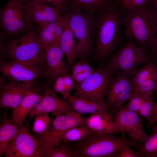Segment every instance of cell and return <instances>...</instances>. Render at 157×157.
<instances>
[{
    "mask_svg": "<svg viewBox=\"0 0 157 157\" xmlns=\"http://www.w3.org/2000/svg\"><path fill=\"white\" fill-rule=\"evenodd\" d=\"M123 10L113 3L95 13L96 45L94 55L102 61L120 44Z\"/></svg>",
    "mask_w": 157,
    "mask_h": 157,
    "instance_id": "cell-1",
    "label": "cell"
},
{
    "mask_svg": "<svg viewBox=\"0 0 157 157\" xmlns=\"http://www.w3.org/2000/svg\"><path fill=\"white\" fill-rule=\"evenodd\" d=\"M126 144L135 148L140 144L122 133L120 137L113 134L94 133L85 139L70 144L75 157H118Z\"/></svg>",
    "mask_w": 157,
    "mask_h": 157,
    "instance_id": "cell-2",
    "label": "cell"
},
{
    "mask_svg": "<svg viewBox=\"0 0 157 157\" xmlns=\"http://www.w3.org/2000/svg\"><path fill=\"white\" fill-rule=\"evenodd\" d=\"M122 24L128 40L135 42L147 50L150 49L157 28V16L149 3L134 9L123 10Z\"/></svg>",
    "mask_w": 157,
    "mask_h": 157,
    "instance_id": "cell-3",
    "label": "cell"
},
{
    "mask_svg": "<svg viewBox=\"0 0 157 157\" xmlns=\"http://www.w3.org/2000/svg\"><path fill=\"white\" fill-rule=\"evenodd\" d=\"M1 47L10 60L26 63L45 71V57L39 42L36 26L19 36L8 39Z\"/></svg>",
    "mask_w": 157,
    "mask_h": 157,
    "instance_id": "cell-4",
    "label": "cell"
},
{
    "mask_svg": "<svg viewBox=\"0 0 157 157\" xmlns=\"http://www.w3.org/2000/svg\"><path fill=\"white\" fill-rule=\"evenodd\" d=\"M67 13L70 27L77 40V58L86 60L92 54L96 37L95 13L71 10Z\"/></svg>",
    "mask_w": 157,
    "mask_h": 157,
    "instance_id": "cell-5",
    "label": "cell"
},
{
    "mask_svg": "<svg viewBox=\"0 0 157 157\" xmlns=\"http://www.w3.org/2000/svg\"><path fill=\"white\" fill-rule=\"evenodd\" d=\"M1 29L6 37H18L36 26L24 0H8L0 10Z\"/></svg>",
    "mask_w": 157,
    "mask_h": 157,
    "instance_id": "cell-6",
    "label": "cell"
},
{
    "mask_svg": "<svg viewBox=\"0 0 157 157\" xmlns=\"http://www.w3.org/2000/svg\"><path fill=\"white\" fill-rule=\"evenodd\" d=\"M151 54L132 40H128L110 58L105 66L114 74L122 71L131 78L138 67L150 61Z\"/></svg>",
    "mask_w": 157,
    "mask_h": 157,
    "instance_id": "cell-7",
    "label": "cell"
},
{
    "mask_svg": "<svg viewBox=\"0 0 157 157\" xmlns=\"http://www.w3.org/2000/svg\"><path fill=\"white\" fill-rule=\"evenodd\" d=\"M113 73L105 66H101L88 77L76 83L73 95L90 100L106 102V89Z\"/></svg>",
    "mask_w": 157,
    "mask_h": 157,
    "instance_id": "cell-8",
    "label": "cell"
},
{
    "mask_svg": "<svg viewBox=\"0 0 157 157\" xmlns=\"http://www.w3.org/2000/svg\"><path fill=\"white\" fill-rule=\"evenodd\" d=\"M134 88L131 77L122 71H118L111 77L105 93L106 102L113 114L123 108L124 103L133 96Z\"/></svg>",
    "mask_w": 157,
    "mask_h": 157,
    "instance_id": "cell-9",
    "label": "cell"
},
{
    "mask_svg": "<svg viewBox=\"0 0 157 157\" xmlns=\"http://www.w3.org/2000/svg\"><path fill=\"white\" fill-rule=\"evenodd\" d=\"M6 157H46L47 154L41 144L28 131L21 127L17 135L6 150Z\"/></svg>",
    "mask_w": 157,
    "mask_h": 157,
    "instance_id": "cell-10",
    "label": "cell"
},
{
    "mask_svg": "<svg viewBox=\"0 0 157 157\" xmlns=\"http://www.w3.org/2000/svg\"><path fill=\"white\" fill-rule=\"evenodd\" d=\"M112 115L120 132L127 134L134 142L139 143L145 142L149 135L144 129L143 120L138 114L123 107Z\"/></svg>",
    "mask_w": 157,
    "mask_h": 157,
    "instance_id": "cell-11",
    "label": "cell"
},
{
    "mask_svg": "<svg viewBox=\"0 0 157 157\" xmlns=\"http://www.w3.org/2000/svg\"><path fill=\"white\" fill-rule=\"evenodd\" d=\"M0 71L9 81L30 85L37 78L45 75L44 70L40 67L14 60L3 63Z\"/></svg>",
    "mask_w": 157,
    "mask_h": 157,
    "instance_id": "cell-12",
    "label": "cell"
},
{
    "mask_svg": "<svg viewBox=\"0 0 157 157\" xmlns=\"http://www.w3.org/2000/svg\"><path fill=\"white\" fill-rule=\"evenodd\" d=\"M44 88L42 99L30 113L31 116L44 113H51L57 116L74 111L68 101L60 98L49 86L46 85Z\"/></svg>",
    "mask_w": 157,
    "mask_h": 157,
    "instance_id": "cell-13",
    "label": "cell"
},
{
    "mask_svg": "<svg viewBox=\"0 0 157 157\" xmlns=\"http://www.w3.org/2000/svg\"><path fill=\"white\" fill-rule=\"evenodd\" d=\"M44 51L46 60L44 76L50 82H53L58 76L69 74V67L65 62L60 46H49Z\"/></svg>",
    "mask_w": 157,
    "mask_h": 157,
    "instance_id": "cell-14",
    "label": "cell"
},
{
    "mask_svg": "<svg viewBox=\"0 0 157 157\" xmlns=\"http://www.w3.org/2000/svg\"><path fill=\"white\" fill-rule=\"evenodd\" d=\"M31 85L8 81L4 85L0 92L1 108L6 110L15 108L26 96L35 91Z\"/></svg>",
    "mask_w": 157,
    "mask_h": 157,
    "instance_id": "cell-15",
    "label": "cell"
},
{
    "mask_svg": "<svg viewBox=\"0 0 157 157\" xmlns=\"http://www.w3.org/2000/svg\"><path fill=\"white\" fill-rule=\"evenodd\" d=\"M32 19L37 29L44 28L60 19L65 13L60 8L32 1L26 2Z\"/></svg>",
    "mask_w": 157,
    "mask_h": 157,
    "instance_id": "cell-16",
    "label": "cell"
},
{
    "mask_svg": "<svg viewBox=\"0 0 157 157\" xmlns=\"http://www.w3.org/2000/svg\"><path fill=\"white\" fill-rule=\"evenodd\" d=\"M67 19V13H64L57 20L49 24L44 28H37L39 42L43 50L49 46H60L63 27Z\"/></svg>",
    "mask_w": 157,
    "mask_h": 157,
    "instance_id": "cell-17",
    "label": "cell"
},
{
    "mask_svg": "<svg viewBox=\"0 0 157 157\" xmlns=\"http://www.w3.org/2000/svg\"><path fill=\"white\" fill-rule=\"evenodd\" d=\"M86 125L94 133L117 134L119 129L110 113L91 115Z\"/></svg>",
    "mask_w": 157,
    "mask_h": 157,
    "instance_id": "cell-18",
    "label": "cell"
},
{
    "mask_svg": "<svg viewBox=\"0 0 157 157\" xmlns=\"http://www.w3.org/2000/svg\"><path fill=\"white\" fill-rule=\"evenodd\" d=\"M74 110L81 114L110 113L106 102L90 100L71 95L67 99Z\"/></svg>",
    "mask_w": 157,
    "mask_h": 157,
    "instance_id": "cell-19",
    "label": "cell"
},
{
    "mask_svg": "<svg viewBox=\"0 0 157 157\" xmlns=\"http://www.w3.org/2000/svg\"><path fill=\"white\" fill-rule=\"evenodd\" d=\"M87 118L74 111L57 116L53 121L46 135L62 133L72 128L86 124Z\"/></svg>",
    "mask_w": 157,
    "mask_h": 157,
    "instance_id": "cell-20",
    "label": "cell"
},
{
    "mask_svg": "<svg viewBox=\"0 0 157 157\" xmlns=\"http://www.w3.org/2000/svg\"><path fill=\"white\" fill-rule=\"evenodd\" d=\"M42 97L36 91L26 96L19 104L13 109L10 119L20 127L23 124L27 115L41 100Z\"/></svg>",
    "mask_w": 157,
    "mask_h": 157,
    "instance_id": "cell-21",
    "label": "cell"
},
{
    "mask_svg": "<svg viewBox=\"0 0 157 157\" xmlns=\"http://www.w3.org/2000/svg\"><path fill=\"white\" fill-rule=\"evenodd\" d=\"M60 47L67 58L68 65L69 67H73L77 58L76 45L67 20L63 27L60 41Z\"/></svg>",
    "mask_w": 157,
    "mask_h": 157,
    "instance_id": "cell-22",
    "label": "cell"
},
{
    "mask_svg": "<svg viewBox=\"0 0 157 157\" xmlns=\"http://www.w3.org/2000/svg\"><path fill=\"white\" fill-rule=\"evenodd\" d=\"M21 127L8 118L5 112V118L0 126V156L4 154L6 149L18 134Z\"/></svg>",
    "mask_w": 157,
    "mask_h": 157,
    "instance_id": "cell-23",
    "label": "cell"
},
{
    "mask_svg": "<svg viewBox=\"0 0 157 157\" xmlns=\"http://www.w3.org/2000/svg\"><path fill=\"white\" fill-rule=\"evenodd\" d=\"M69 9L94 13L113 3L110 0H65Z\"/></svg>",
    "mask_w": 157,
    "mask_h": 157,
    "instance_id": "cell-24",
    "label": "cell"
},
{
    "mask_svg": "<svg viewBox=\"0 0 157 157\" xmlns=\"http://www.w3.org/2000/svg\"><path fill=\"white\" fill-rule=\"evenodd\" d=\"M94 133L86 124H83L62 133H52L46 135L52 134L60 141L72 142L85 139Z\"/></svg>",
    "mask_w": 157,
    "mask_h": 157,
    "instance_id": "cell-25",
    "label": "cell"
},
{
    "mask_svg": "<svg viewBox=\"0 0 157 157\" xmlns=\"http://www.w3.org/2000/svg\"><path fill=\"white\" fill-rule=\"evenodd\" d=\"M157 77L156 62L149 61L142 67L137 70L131 78L134 88L145 81Z\"/></svg>",
    "mask_w": 157,
    "mask_h": 157,
    "instance_id": "cell-26",
    "label": "cell"
},
{
    "mask_svg": "<svg viewBox=\"0 0 157 157\" xmlns=\"http://www.w3.org/2000/svg\"><path fill=\"white\" fill-rule=\"evenodd\" d=\"M152 131L145 142L135 148L139 157H157V126L154 125Z\"/></svg>",
    "mask_w": 157,
    "mask_h": 157,
    "instance_id": "cell-27",
    "label": "cell"
},
{
    "mask_svg": "<svg viewBox=\"0 0 157 157\" xmlns=\"http://www.w3.org/2000/svg\"><path fill=\"white\" fill-rule=\"evenodd\" d=\"M76 83L71 75L65 74L58 76L54 82L53 89L62 94L64 99H67L72 91L74 90Z\"/></svg>",
    "mask_w": 157,
    "mask_h": 157,
    "instance_id": "cell-28",
    "label": "cell"
},
{
    "mask_svg": "<svg viewBox=\"0 0 157 157\" xmlns=\"http://www.w3.org/2000/svg\"><path fill=\"white\" fill-rule=\"evenodd\" d=\"M51 121V119L48 113L36 115L33 125V131L38 134V136L46 135L49 129Z\"/></svg>",
    "mask_w": 157,
    "mask_h": 157,
    "instance_id": "cell-29",
    "label": "cell"
},
{
    "mask_svg": "<svg viewBox=\"0 0 157 157\" xmlns=\"http://www.w3.org/2000/svg\"><path fill=\"white\" fill-rule=\"evenodd\" d=\"M48 157H75L68 142L61 141L59 145L50 151Z\"/></svg>",
    "mask_w": 157,
    "mask_h": 157,
    "instance_id": "cell-30",
    "label": "cell"
},
{
    "mask_svg": "<svg viewBox=\"0 0 157 157\" xmlns=\"http://www.w3.org/2000/svg\"><path fill=\"white\" fill-rule=\"evenodd\" d=\"M155 104L151 97L149 96L142 104L139 115L146 119L149 123L152 120L155 113Z\"/></svg>",
    "mask_w": 157,
    "mask_h": 157,
    "instance_id": "cell-31",
    "label": "cell"
},
{
    "mask_svg": "<svg viewBox=\"0 0 157 157\" xmlns=\"http://www.w3.org/2000/svg\"><path fill=\"white\" fill-rule=\"evenodd\" d=\"M157 91V77L150 79L134 88V94H144L151 96Z\"/></svg>",
    "mask_w": 157,
    "mask_h": 157,
    "instance_id": "cell-32",
    "label": "cell"
},
{
    "mask_svg": "<svg viewBox=\"0 0 157 157\" xmlns=\"http://www.w3.org/2000/svg\"><path fill=\"white\" fill-rule=\"evenodd\" d=\"M149 96L144 94H134L127 105L124 107L139 114L142 104Z\"/></svg>",
    "mask_w": 157,
    "mask_h": 157,
    "instance_id": "cell-33",
    "label": "cell"
},
{
    "mask_svg": "<svg viewBox=\"0 0 157 157\" xmlns=\"http://www.w3.org/2000/svg\"><path fill=\"white\" fill-rule=\"evenodd\" d=\"M150 0H119V5L123 10H131L148 4Z\"/></svg>",
    "mask_w": 157,
    "mask_h": 157,
    "instance_id": "cell-34",
    "label": "cell"
},
{
    "mask_svg": "<svg viewBox=\"0 0 157 157\" xmlns=\"http://www.w3.org/2000/svg\"><path fill=\"white\" fill-rule=\"evenodd\" d=\"M72 68L71 75L72 78L77 75L84 74L88 72L95 70L92 68L85 59H81L75 63Z\"/></svg>",
    "mask_w": 157,
    "mask_h": 157,
    "instance_id": "cell-35",
    "label": "cell"
},
{
    "mask_svg": "<svg viewBox=\"0 0 157 157\" xmlns=\"http://www.w3.org/2000/svg\"><path fill=\"white\" fill-rule=\"evenodd\" d=\"M25 2H33L40 4L58 7L65 13L70 9L66 3L65 0H24Z\"/></svg>",
    "mask_w": 157,
    "mask_h": 157,
    "instance_id": "cell-36",
    "label": "cell"
},
{
    "mask_svg": "<svg viewBox=\"0 0 157 157\" xmlns=\"http://www.w3.org/2000/svg\"><path fill=\"white\" fill-rule=\"evenodd\" d=\"M128 144L124 145L122 148L118 157H139L135 150L131 149Z\"/></svg>",
    "mask_w": 157,
    "mask_h": 157,
    "instance_id": "cell-37",
    "label": "cell"
},
{
    "mask_svg": "<svg viewBox=\"0 0 157 157\" xmlns=\"http://www.w3.org/2000/svg\"><path fill=\"white\" fill-rule=\"evenodd\" d=\"M150 49L151 58L153 61H157V28L154 35Z\"/></svg>",
    "mask_w": 157,
    "mask_h": 157,
    "instance_id": "cell-38",
    "label": "cell"
},
{
    "mask_svg": "<svg viewBox=\"0 0 157 157\" xmlns=\"http://www.w3.org/2000/svg\"><path fill=\"white\" fill-rule=\"evenodd\" d=\"M149 4L157 16V0H150Z\"/></svg>",
    "mask_w": 157,
    "mask_h": 157,
    "instance_id": "cell-39",
    "label": "cell"
},
{
    "mask_svg": "<svg viewBox=\"0 0 157 157\" xmlns=\"http://www.w3.org/2000/svg\"><path fill=\"white\" fill-rule=\"evenodd\" d=\"M157 124V110L155 111V113L153 119L151 121L148 123V127L153 126L154 124Z\"/></svg>",
    "mask_w": 157,
    "mask_h": 157,
    "instance_id": "cell-40",
    "label": "cell"
},
{
    "mask_svg": "<svg viewBox=\"0 0 157 157\" xmlns=\"http://www.w3.org/2000/svg\"><path fill=\"white\" fill-rule=\"evenodd\" d=\"M155 111L157 110V103L155 104Z\"/></svg>",
    "mask_w": 157,
    "mask_h": 157,
    "instance_id": "cell-41",
    "label": "cell"
},
{
    "mask_svg": "<svg viewBox=\"0 0 157 157\" xmlns=\"http://www.w3.org/2000/svg\"><path fill=\"white\" fill-rule=\"evenodd\" d=\"M112 2H113V0H110Z\"/></svg>",
    "mask_w": 157,
    "mask_h": 157,
    "instance_id": "cell-42",
    "label": "cell"
}]
</instances>
